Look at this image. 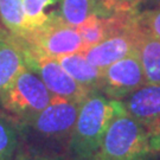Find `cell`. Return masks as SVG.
<instances>
[{
  "label": "cell",
  "instance_id": "obj_1",
  "mask_svg": "<svg viewBox=\"0 0 160 160\" xmlns=\"http://www.w3.org/2000/svg\"><path fill=\"white\" fill-rule=\"evenodd\" d=\"M122 110H125L122 101L112 100L101 92H92L82 101L67 146L75 160L94 157L109 123Z\"/></svg>",
  "mask_w": 160,
  "mask_h": 160
},
{
  "label": "cell",
  "instance_id": "obj_2",
  "mask_svg": "<svg viewBox=\"0 0 160 160\" xmlns=\"http://www.w3.org/2000/svg\"><path fill=\"white\" fill-rule=\"evenodd\" d=\"M147 129L125 110L115 116L92 158L100 160H149Z\"/></svg>",
  "mask_w": 160,
  "mask_h": 160
},
{
  "label": "cell",
  "instance_id": "obj_3",
  "mask_svg": "<svg viewBox=\"0 0 160 160\" xmlns=\"http://www.w3.org/2000/svg\"><path fill=\"white\" fill-rule=\"evenodd\" d=\"M18 38L25 51L52 58L83 52L87 49L78 30L65 23L57 12H50L45 24Z\"/></svg>",
  "mask_w": 160,
  "mask_h": 160
},
{
  "label": "cell",
  "instance_id": "obj_4",
  "mask_svg": "<svg viewBox=\"0 0 160 160\" xmlns=\"http://www.w3.org/2000/svg\"><path fill=\"white\" fill-rule=\"evenodd\" d=\"M53 96L39 76L26 68L0 94V104L6 113L23 125L45 109Z\"/></svg>",
  "mask_w": 160,
  "mask_h": 160
},
{
  "label": "cell",
  "instance_id": "obj_5",
  "mask_svg": "<svg viewBox=\"0 0 160 160\" xmlns=\"http://www.w3.org/2000/svg\"><path fill=\"white\" fill-rule=\"evenodd\" d=\"M81 103L53 96L45 109L32 120L20 125L22 131H28L31 137L40 141L64 142L68 146Z\"/></svg>",
  "mask_w": 160,
  "mask_h": 160
},
{
  "label": "cell",
  "instance_id": "obj_6",
  "mask_svg": "<svg viewBox=\"0 0 160 160\" xmlns=\"http://www.w3.org/2000/svg\"><path fill=\"white\" fill-rule=\"evenodd\" d=\"M24 52L28 68L39 76L52 95L82 102L92 92L80 86L71 76H69L68 72L58 63L57 58L31 53L25 50Z\"/></svg>",
  "mask_w": 160,
  "mask_h": 160
},
{
  "label": "cell",
  "instance_id": "obj_7",
  "mask_svg": "<svg viewBox=\"0 0 160 160\" xmlns=\"http://www.w3.org/2000/svg\"><path fill=\"white\" fill-rule=\"evenodd\" d=\"M146 83L137 51H132L103 69L101 92L112 100L122 101Z\"/></svg>",
  "mask_w": 160,
  "mask_h": 160
},
{
  "label": "cell",
  "instance_id": "obj_8",
  "mask_svg": "<svg viewBox=\"0 0 160 160\" xmlns=\"http://www.w3.org/2000/svg\"><path fill=\"white\" fill-rule=\"evenodd\" d=\"M138 22L129 29L114 33L83 51L84 57L97 68L104 69L135 50Z\"/></svg>",
  "mask_w": 160,
  "mask_h": 160
},
{
  "label": "cell",
  "instance_id": "obj_9",
  "mask_svg": "<svg viewBox=\"0 0 160 160\" xmlns=\"http://www.w3.org/2000/svg\"><path fill=\"white\" fill-rule=\"evenodd\" d=\"M126 112L145 128L160 121V84L145 83L122 100Z\"/></svg>",
  "mask_w": 160,
  "mask_h": 160
},
{
  "label": "cell",
  "instance_id": "obj_10",
  "mask_svg": "<svg viewBox=\"0 0 160 160\" xmlns=\"http://www.w3.org/2000/svg\"><path fill=\"white\" fill-rule=\"evenodd\" d=\"M26 68L25 52L19 38L6 30H0V94Z\"/></svg>",
  "mask_w": 160,
  "mask_h": 160
},
{
  "label": "cell",
  "instance_id": "obj_11",
  "mask_svg": "<svg viewBox=\"0 0 160 160\" xmlns=\"http://www.w3.org/2000/svg\"><path fill=\"white\" fill-rule=\"evenodd\" d=\"M61 67L71 76L80 86L89 92H101L103 70L92 65L83 55L76 52L57 58Z\"/></svg>",
  "mask_w": 160,
  "mask_h": 160
},
{
  "label": "cell",
  "instance_id": "obj_12",
  "mask_svg": "<svg viewBox=\"0 0 160 160\" xmlns=\"http://www.w3.org/2000/svg\"><path fill=\"white\" fill-rule=\"evenodd\" d=\"M135 51L140 59L146 83L160 84V39L151 36L139 26Z\"/></svg>",
  "mask_w": 160,
  "mask_h": 160
},
{
  "label": "cell",
  "instance_id": "obj_13",
  "mask_svg": "<svg viewBox=\"0 0 160 160\" xmlns=\"http://www.w3.org/2000/svg\"><path fill=\"white\" fill-rule=\"evenodd\" d=\"M22 127L13 116L0 110V160H14Z\"/></svg>",
  "mask_w": 160,
  "mask_h": 160
},
{
  "label": "cell",
  "instance_id": "obj_14",
  "mask_svg": "<svg viewBox=\"0 0 160 160\" xmlns=\"http://www.w3.org/2000/svg\"><path fill=\"white\" fill-rule=\"evenodd\" d=\"M0 25L18 37L28 33L23 0H0Z\"/></svg>",
  "mask_w": 160,
  "mask_h": 160
},
{
  "label": "cell",
  "instance_id": "obj_15",
  "mask_svg": "<svg viewBox=\"0 0 160 160\" xmlns=\"http://www.w3.org/2000/svg\"><path fill=\"white\" fill-rule=\"evenodd\" d=\"M95 13L100 14L97 0H61L59 16L74 28H78Z\"/></svg>",
  "mask_w": 160,
  "mask_h": 160
},
{
  "label": "cell",
  "instance_id": "obj_16",
  "mask_svg": "<svg viewBox=\"0 0 160 160\" xmlns=\"http://www.w3.org/2000/svg\"><path fill=\"white\" fill-rule=\"evenodd\" d=\"M57 1L58 0H23L28 33L46 23L50 14V12H46V10Z\"/></svg>",
  "mask_w": 160,
  "mask_h": 160
},
{
  "label": "cell",
  "instance_id": "obj_17",
  "mask_svg": "<svg viewBox=\"0 0 160 160\" xmlns=\"http://www.w3.org/2000/svg\"><path fill=\"white\" fill-rule=\"evenodd\" d=\"M138 25L147 33L160 39V5L137 14Z\"/></svg>",
  "mask_w": 160,
  "mask_h": 160
},
{
  "label": "cell",
  "instance_id": "obj_18",
  "mask_svg": "<svg viewBox=\"0 0 160 160\" xmlns=\"http://www.w3.org/2000/svg\"><path fill=\"white\" fill-rule=\"evenodd\" d=\"M147 129L151 151L154 153H160V121L149 126Z\"/></svg>",
  "mask_w": 160,
  "mask_h": 160
},
{
  "label": "cell",
  "instance_id": "obj_19",
  "mask_svg": "<svg viewBox=\"0 0 160 160\" xmlns=\"http://www.w3.org/2000/svg\"><path fill=\"white\" fill-rule=\"evenodd\" d=\"M100 8L102 16H109L113 13H122L120 0H100Z\"/></svg>",
  "mask_w": 160,
  "mask_h": 160
},
{
  "label": "cell",
  "instance_id": "obj_20",
  "mask_svg": "<svg viewBox=\"0 0 160 160\" xmlns=\"http://www.w3.org/2000/svg\"><path fill=\"white\" fill-rule=\"evenodd\" d=\"M14 160H63L62 157L56 154H49V153H44V154H19L16 157Z\"/></svg>",
  "mask_w": 160,
  "mask_h": 160
},
{
  "label": "cell",
  "instance_id": "obj_21",
  "mask_svg": "<svg viewBox=\"0 0 160 160\" xmlns=\"http://www.w3.org/2000/svg\"><path fill=\"white\" fill-rule=\"evenodd\" d=\"M140 0H120L121 8L123 12H135L138 2Z\"/></svg>",
  "mask_w": 160,
  "mask_h": 160
},
{
  "label": "cell",
  "instance_id": "obj_22",
  "mask_svg": "<svg viewBox=\"0 0 160 160\" xmlns=\"http://www.w3.org/2000/svg\"><path fill=\"white\" fill-rule=\"evenodd\" d=\"M154 4H157V5H160V0H152Z\"/></svg>",
  "mask_w": 160,
  "mask_h": 160
},
{
  "label": "cell",
  "instance_id": "obj_23",
  "mask_svg": "<svg viewBox=\"0 0 160 160\" xmlns=\"http://www.w3.org/2000/svg\"><path fill=\"white\" fill-rule=\"evenodd\" d=\"M87 160H100V159H96V158H89V159H87Z\"/></svg>",
  "mask_w": 160,
  "mask_h": 160
}]
</instances>
